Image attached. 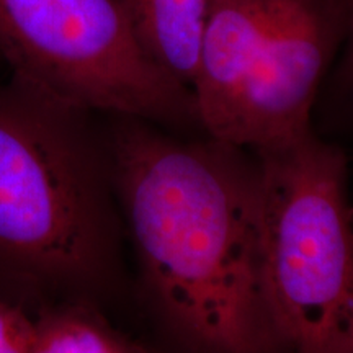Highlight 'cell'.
<instances>
[{"label":"cell","mask_w":353,"mask_h":353,"mask_svg":"<svg viewBox=\"0 0 353 353\" xmlns=\"http://www.w3.org/2000/svg\"><path fill=\"white\" fill-rule=\"evenodd\" d=\"M343 0H214L192 92L205 134L254 152L311 130Z\"/></svg>","instance_id":"4"},{"label":"cell","mask_w":353,"mask_h":353,"mask_svg":"<svg viewBox=\"0 0 353 353\" xmlns=\"http://www.w3.org/2000/svg\"><path fill=\"white\" fill-rule=\"evenodd\" d=\"M345 6V56L339 69V81L353 92V0H343Z\"/></svg>","instance_id":"9"},{"label":"cell","mask_w":353,"mask_h":353,"mask_svg":"<svg viewBox=\"0 0 353 353\" xmlns=\"http://www.w3.org/2000/svg\"><path fill=\"white\" fill-rule=\"evenodd\" d=\"M268 307L290 353H353V221L345 157L307 130L254 151Z\"/></svg>","instance_id":"3"},{"label":"cell","mask_w":353,"mask_h":353,"mask_svg":"<svg viewBox=\"0 0 353 353\" xmlns=\"http://www.w3.org/2000/svg\"><path fill=\"white\" fill-rule=\"evenodd\" d=\"M13 77L0 85V298L37 314L121 283L107 128Z\"/></svg>","instance_id":"2"},{"label":"cell","mask_w":353,"mask_h":353,"mask_svg":"<svg viewBox=\"0 0 353 353\" xmlns=\"http://www.w3.org/2000/svg\"><path fill=\"white\" fill-rule=\"evenodd\" d=\"M28 353H156V350L118 330L97 304L68 301L33 314Z\"/></svg>","instance_id":"7"},{"label":"cell","mask_w":353,"mask_h":353,"mask_svg":"<svg viewBox=\"0 0 353 353\" xmlns=\"http://www.w3.org/2000/svg\"><path fill=\"white\" fill-rule=\"evenodd\" d=\"M114 195L175 353H290L268 307L254 152L105 114Z\"/></svg>","instance_id":"1"},{"label":"cell","mask_w":353,"mask_h":353,"mask_svg":"<svg viewBox=\"0 0 353 353\" xmlns=\"http://www.w3.org/2000/svg\"><path fill=\"white\" fill-rule=\"evenodd\" d=\"M33 314L0 298V353H28Z\"/></svg>","instance_id":"8"},{"label":"cell","mask_w":353,"mask_h":353,"mask_svg":"<svg viewBox=\"0 0 353 353\" xmlns=\"http://www.w3.org/2000/svg\"><path fill=\"white\" fill-rule=\"evenodd\" d=\"M143 50L192 90L206 21L214 0H121Z\"/></svg>","instance_id":"6"},{"label":"cell","mask_w":353,"mask_h":353,"mask_svg":"<svg viewBox=\"0 0 353 353\" xmlns=\"http://www.w3.org/2000/svg\"><path fill=\"white\" fill-rule=\"evenodd\" d=\"M0 57L13 77L88 112L203 132L193 92L145 54L121 0H0Z\"/></svg>","instance_id":"5"}]
</instances>
